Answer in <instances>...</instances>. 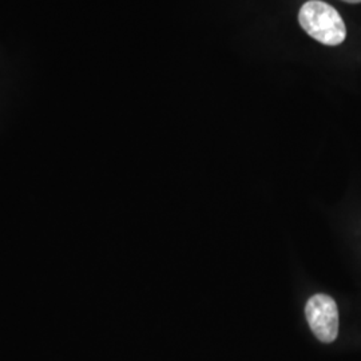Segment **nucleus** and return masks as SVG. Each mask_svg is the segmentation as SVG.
Segmentation results:
<instances>
[{"label":"nucleus","instance_id":"nucleus-1","mask_svg":"<svg viewBox=\"0 0 361 361\" xmlns=\"http://www.w3.org/2000/svg\"><path fill=\"white\" fill-rule=\"evenodd\" d=\"M298 23L310 37L325 46H338L347 38V27L341 15L322 0L307 1L300 8Z\"/></svg>","mask_w":361,"mask_h":361},{"label":"nucleus","instance_id":"nucleus-2","mask_svg":"<svg viewBox=\"0 0 361 361\" xmlns=\"http://www.w3.org/2000/svg\"><path fill=\"white\" fill-rule=\"evenodd\" d=\"M305 316L312 332L322 343L335 341L338 335V310L332 297L322 293L310 297L305 307Z\"/></svg>","mask_w":361,"mask_h":361},{"label":"nucleus","instance_id":"nucleus-3","mask_svg":"<svg viewBox=\"0 0 361 361\" xmlns=\"http://www.w3.org/2000/svg\"><path fill=\"white\" fill-rule=\"evenodd\" d=\"M343 1H347V3H350V4H357V3H361V0H343Z\"/></svg>","mask_w":361,"mask_h":361}]
</instances>
